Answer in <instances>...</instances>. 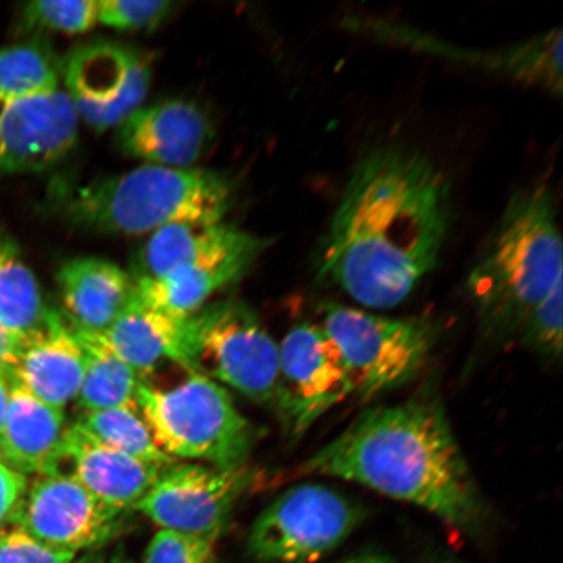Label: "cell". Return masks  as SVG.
Segmentation results:
<instances>
[{
	"mask_svg": "<svg viewBox=\"0 0 563 563\" xmlns=\"http://www.w3.org/2000/svg\"><path fill=\"white\" fill-rule=\"evenodd\" d=\"M452 186L431 158L385 144L352 168L314 253L316 278L371 309L396 308L435 269Z\"/></svg>",
	"mask_w": 563,
	"mask_h": 563,
	"instance_id": "obj_1",
	"label": "cell"
},
{
	"mask_svg": "<svg viewBox=\"0 0 563 563\" xmlns=\"http://www.w3.org/2000/svg\"><path fill=\"white\" fill-rule=\"evenodd\" d=\"M302 475L354 482L471 530L484 503L439 397L365 410L302 464Z\"/></svg>",
	"mask_w": 563,
	"mask_h": 563,
	"instance_id": "obj_2",
	"label": "cell"
},
{
	"mask_svg": "<svg viewBox=\"0 0 563 563\" xmlns=\"http://www.w3.org/2000/svg\"><path fill=\"white\" fill-rule=\"evenodd\" d=\"M562 272L554 189L545 181L517 189L467 278L484 332L499 341L516 338Z\"/></svg>",
	"mask_w": 563,
	"mask_h": 563,
	"instance_id": "obj_3",
	"label": "cell"
},
{
	"mask_svg": "<svg viewBox=\"0 0 563 563\" xmlns=\"http://www.w3.org/2000/svg\"><path fill=\"white\" fill-rule=\"evenodd\" d=\"M232 197L234 189L221 174L144 165L70 188L63 209L76 228L139 236L173 223L221 222Z\"/></svg>",
	"mask_w": 563,
	"mask_h": 563,
	"instance_id": "obj_4",
	"label": "cell"
},
{
	"mask_svg": "<svg viewBox=\"0 0 563 563\" xmlns=\"http://www.w3.org/2000/svg\"><path fill=\"white\" fill-rule=\"evenodd\" d=\"M136 400L154 441L175 461L238 467L251 454L253 428L228 390L213 379L189 373L170 389L141 382Z\"/></svg>",
	"mask_w": 563,
	"mask_h": 563,
	"instance_id": "obj_5",
	"label": "cell"
},
{
	"mask_svg": "<svg viewBox=\"0 0 563 563\" xmlns=\"http://www.w3.org/2000/svg\"><path fill=\"white\" fill-rule=\"evenodd\" d=\"M321 328L349 372L362 402L411 383L432 354L438 329L422 317L397 319L325 302Z\"/></svg>",
	"mask_w": 563,
	"mask_h": 563,
	"instance_id": "obj_6",
	"label": "cell"
},
{
	"mask_svg": "<svg viewBox=\"0 0 563 563\" xmlns=\"http://www.w3.org/2000/svg\"><path fill=\"white\" fill-rule=\"evenodd\" d=\"M187 356L188 373L230 386L252 402H276L279 346L243 302H214L189 316Z\"/></svg>",
	"mask_w": 563,
	"mask_h": 563,
	"instance_id": "obj_7",
	"label": "cell"
},
{
	"mask_svg": "<svg viewBox=\"0 0 563 563\" xmlns=\"http://www.w3.org/2000/svg\"><path fill=\"white\" fill-rule=\"evenodd\" d=\"M361 506L322 484H301L279 496L251 528L250 552L265 563H314L362 523Z\"/></svg>",
	"mask_w": 563,
	"mask_h": 563,
	"instance_id": "obj_8",
	"label": "cell"
},
{
	"mask_svg": "<svg viewBox=\"0 0 563 563\" xmlns=\"http://www.w3.org/2000/svg\"><path fill=\"white\" fill-rule=\"evenodd\" d=\"M343 26L344 30L372 41L462 63L512 82L544 90L554 97L562 95L563 42L560 27L498 51L475 52L387 19L347 16L343 20Z\"/></svg>",
	"mask_w": 563,
	"mask_h": 563,
	"instance_id": "obj_9",
	"label": "cell"
},
{
	"mask_svg": "<svg viewBox=\"0 0 563 563\" xmlns=\"http://www.w3.org/2000/svg\"><path fill=\"white\" fill-rule=\"evenodd\" d=\"M257 482L244 466L217 467L206 463H174L162 470L156 484L135 510L159 530L217 541L239 499Z\"/></svg>",
	"mask_w": 563,
	"mask_h": 563,
	"instance_id": "obj_10",
	"label": "cell"
},
{
	"mask_svg": "<svg viewBox=\"0 0 563 563\" xmlns=\"http://www.w3.org/2000/svg\"><path fill=\"white\" fill-rule=\"evenodd\" d=\"M152 75L150 55L104 41L75 48L62 66L77 115L98 132L115 129L141 108Z\"/></svg>",
	"mask_w": 563,
	"mask_h": 563,
	"instance_id": "obj_11",
	"label": "cell"
},
{
	"mask_svg": "<svg viewBox=\"0 0 563 563\" xmlns=\"http://www.w3.org/2000/svg\"><path fill=\"white\" fill-rule=\"evenodd\" d=\"M354 396L342 357L321 325L294 327L279 346L276 402L287 432L299 439L332 408Z\"/></svg>",
	"mask_w": 563,
	"mask_h": 563,
	"instance_id": "obj_12",
	"label": "cell"
},
{
	"mask_svg": "<svg viewBox=\"0 0 563 563\" xmlns=\"http://www.w3.org/2000/svg\"><path fill=\"white\" fill-rule=\"evenodd\" d=\"M124 514L111 510L66 473L34 478L10 523L56 551H97L122 530Z\"/></svg>",
	"mask_w": 563,
	"mask_h": 563,
	"instance_id": "obj_13",
	"label": "cell"
},
{
	"mask_svg": "<svg viewBox=\"0 0 563 563\" xmlns=\"http://www.w3.org/2000/svg\"><path fill=\"white\" fill-rule=\"evenodd\" d=\"M79 115L66 90L0 102V173L42 172L74 150Z\"/></svg>",
	"mask_w": 563,
	"mask_h": 563,
	"instance_id": "obj_14",
	"label": "cell"
},
{
	"mask_svg": "<svg viewBox=\"0 0 563 563\" xmlns=\"http://www.w3.org/2000/svg\"><path fill=\"white\" fill-rule=\"evenodd\" d=\"M210 139L206 112L180 100L141 106L118 126V145L126 156L162 167L192 168Z\"/></svg>",
	"mask_w": 563,
	"mask_h": 563,
	"instance_id": "obj_15",
	"label": "cell"
},
{
	"mask_svg": "<svg viewBox=\"0 0 563 563\" xmlns=\"http://www.w3.org/2000/svg\"><path fill=\"white\" fill-rule=\"evenodd\" d=\"M63 464L69 471L62 473L73 476L98 501L121 514L135 510L164 470L104 445L77 422L67 428L63 440L60 470Z\"/></svg>",
	"mask_w": 563,
	"mask_h": 563,
	"instance_id": "obj_16",
	"label": "cell"
},
{
	"mask_svg": "<svg viewBox=\"0 0 563 563\" xmlns=\"http://www.w3.org/2000/svg\"><path fill=\"white\" fill-rule=\"evenodd\" d=\"M84 357L65 314L48 309L44 325L27 338L11 382L65 411L79 396Z\"/></svg>",
	"mask_w": 563,
	"mask_h": 563,
	"instance_id": "obj_17",
	"label": "cell"
},
{
	"mask_svg": "<svg viewBox=\"0 0 563 563\" xmlns=\"http://www.w3.org/2000/svg\"><path fill=\"white\" fill-rule=\"evenodd\" d=\"M66 431L65 411L11 382L9 407L0 433V457L9 466L25 476L59 473Z\"/></svg>",
	"mask_w": 563,
	"mask_h": 563,
	"instance_id": "obj_18",
	"label": "cell"
},
{
	"mask_svg": "<svg viewBox=\"0 0 563 563\" xmlns=\"http://www.w3.org/2000/svg\"><path fill=\"white\" fill-rule=\"evenodd\" d=\"M269 244V239L258 236L243 249L181 267L165 277L133 279L136 285V299L141 305L159 312L187 319L206 307L216 292L249 272Z\"/></svg>",
	"mask_w": 563,
	"mask_h": 563,
	"instance_id": "obj_19",
	"label": "cell"
},
{
	"mask_svg": "<svg viewBox=\"0 0 563 563\" xmlns=\"http://www.w3.org/2000/svg\"><path fill=\"white\" fill-rule=\"evenodd\" d=\"M65 317L74 327L102 333L136 297L131 274L98 257L68 260L56 274Z\"/></svg>",
	"mask_w": 563,
	"mask_h": 563,
	"instance_id": "obj_20",
	"label": "cell"
},
{
	"mask_svg": "<svg viewBox=\"0 0 563 563\" xmlns=\"http://www.w3.org/2000/svg\"><path fill=\"white\" fill-rule=\"evenodd\" d=\"M96 334L140 378L167 362L188 371V317L178 319L159 312L141 305L135 297L108 329Z\"/></svg>",
	"mask_w": 563,
	"mask_h": 563,
	"instance_id": "obj_21",
	"label": "cell"
},
{
	"mask_svg": "<svg viewBox=\"0 0 563 563\" xmlns=\"http://www.w3.org/2000/svg\"><path fill=\"white\" fill-rule=\"evenodd\" d=\"M258 236L221 222H179L152 232L141 245L132 278L158 279L175 271L223 255Z\"/></svg>",
	"mask_w": 563,
	"mask_h": 563,
	"instance_id": "obj_22",
	"label": "cell"
},
{
	"mask_svg": "<svg viewBox=\"0 0 563 563\" xmlns=\"http://www.w3.org/2000/svg\"><path fill=\"white\" fill-rule=\"evenodd\" d=\"M67 320V319H66ZM69 323V322H68ZM73 328L84 357V376L76 398L81 412L126 407L139 410L136 394L141 378L96 333Z\"/></svg>",
	"mask_w": 563,
	"mask_h": 563,
	"instance_id": "obj_23",
	"label": "cell"
},
{
	"mask_svg": "<svg viewBox=\"0 0 563 563\" xmlns=\"http://www.w3.org/2000/svg\"><path fill=\"white\" fill-rule=\"evenodd\" d=\"M48 308L18 246L0 235V325L27 340L44 325Z\"/></svg>",
	"mask_w": 563,
	"mask_h": 563,
	"instance_id": "obj_24",
	"label": "cell"
},
{
	"mask_svg": "<svg viewBox=\"0 0 563 563\" xmlns=\"http://www.w3.org/2000/svg\"><path fill=\"white\" fill-rule=\"evenodd\" d=\"M77 424L81 426L96 440L139 461L161 468L176 463L153 439L139 410L126 407L108 408L82 412Z\"/></svg>",
	"mask_w": 563,
	"mask_h": 563,
	"instance_id": "obj_25",
	"label": "cell"
},
{
	"mask_svg": "<svg viewBox=\"0 0 563 563\" xmlns=\"http://www.w3.org/2000/svg\"><path fill=\"white\" fill-rule=\"evenodd\" d=\"M60 77L62 67L40 42L0 48V102L52 93Z\"/></svg>",
	"mask_w": 563,
	"mask_h": 563,
	"instance_id": "obj_26",
	"label": "cell"
},
{
	"mask_svg": "<svg viewBox=\"0 0 563 563\" xmlns=\"http://www.w3.org/2000/svg\"><path fill=\"white\" fill-rule=\"evenodd\" d=\"M562 284L563 279L527 314L516 336L522 346L553 363L562 357Z\"/></svg>",
	"mask_w": 563,
	"mask_h": 563,
	"instance_id": "obj_27",
	"label": "cell"
},
{
	"mask_svg": "<svg viewBox=\"0 0 563 563\" xmlns=\"http://www.w3.org/2000/svg\"><path fill=\"white\" fill-rule=\"evenodd\" d=\"M26 24L38 30L66 34L86 33L98 23V2L93 0H40L25 7Z\"/></svg>",
	"mask_w": 563,
	"mask_h": 563,
	"instance_id": "obj_28",
	"label": "cell"
},
{
	"mask_svg": "<svg viewBox=\"0 0 563 563\" xmlns=\"http://www.w3.org/2000/svg\"><path fill=\"white\" fill-rule=\"evenodd\" d=\"M168 0H101L98 23L118 31L153 30L173 12Z\"/></svg>",
	"mask_w": 563,
	"mask_h": 563,
	"instance_id": "obj_29",
	"label": "cell"
},
{
	"mask_svg": "<svg viewBox=\"0 0 563 563\" xmlns=\"http://www.w3.org/2000/svg\"><path fill=\"white\" fill-rule=\"evenodd\" d=\"M217 541L159 530L147 545L143 563H216Z\"/></svg>",
	"mask_w": 563,
	"mask_h": 563,
	"instance_id": "obj_30",
	"label": "cell"
},
{
	"mask_svg": "<svg viewBox=\"0 0 563 563\" xmlns=\"http://www.w3.org/2000/svg\"><path fill=\"white\" fill-rule=\"evenodd\" d=\"M76 558L41 543L16 525L0 527V563H70Z\"/></svg>",
	"mask_w": 563,
	"mask_h": 563,
	"instance_id": "obj_31",
	"label": "cell"
},
{
	"mask_svg": "<svg viewBox=\"0 0 563 563\" xmlns=\"http://www.w3.org/2000/svg\"><path fill=\"white\" fill-rule=\"evenodd\" d=\"M26 488V476L0 457V527L10 523Z\"/></svg>",
	"mask_w": 563,
	"mask_h": 563,
	"instance_id": "obj_32",
	"label": "cell"
},
{
	"mask_svg": "<svg viewBox=\"0 0 563 563\" xmlns=\"http://www.w3.org/2000/svg\"><path fill=\"white\" fill-rule=\"evenodd\" d=\"M25 342L23 338L0 325V376L9 378L10 382Z\"/></svg>",
	"mask_w": 563,
	"mask_h": 563,
	"instance_id": "obj_33",
	"label": "cell"
},
{
	"mask_svg": "<svg viewBox=\"0 0 563 563\" xmlns=\"http://www.w3.org/2000/svg\"><path fill=\"white\" fill-rule=\"evenodd\" d=\"M11 393V382L9 378L0 376V433H2L7 407H9Z\"/></svg>",
	"mask_w": 563,
	"mask_h": 563,
	"instance_id": "obj_34",
	"label": "cell"
},
{
	"mask_svg": "<svg viewBox=\"0 0 563 563\" xmlns=\"http://www.w3.org/2000/svg\"><path fill=\"white\" fill-rule=\"evenodd\" d=\"M342 563H394L391 560L387 559L386 555L377 554V553H368L357 555V558L350 559Z\"/></svg>",
	"mask_w": 563,
	"mask_h": 563,
	"instance_id": "obj_35",
	"label": "cell"
},
{
	"mask_svg": "<svg viewBox=\"0 0 563 563\" xmlns=\"http://www.w3.org/2000/svg\"><path fill=\"white\" fill-rule=\"evenodd\" d=\"M104 559L102 554H98L96 551H91L86 555H82L80 559H75L70 563H104Z\"/></svg>",
	"mask_w": 563,
	"mask_h": 563,
	"instance_id": "obj_36",
	"label": "cell"
},
{
	"mask_svg": "<svg viewBox=\"0 0 563 563\" xmlns=\"http://www.w3.org/2000/svg\"><path fill=\"white\" fill-rule=\"evenodd\" d=\"M104 563H133L129 558H126V555L122 552H119L114 555H112V558L109 560V561H106Z\"/></svg>",
	"mask_w": 563,
	"mask_h": 563,
	"instance_id": "obj_37",
	"label": "cell"
}]
</instances>
